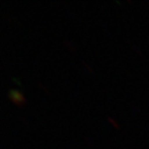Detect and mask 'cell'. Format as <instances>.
<instances>
[{
  "label": "cell",
  "mask_w": 149,
  "mask_h": 149,
  "mask_svg": "<svg viewBox=\"0 0 149 149\" xmlns=\"http://www.w3.org/2000/svg\"><path fill=\"white\" fill-rule=\"evenodd\" d=\"M9 98L11 99L12 102L17 106H23V104L25 102L24 96L16 89H12V90L9 91Z\"/></svg>",
  "instance_id": "cell-1"
},
{
  "label": "cell",
  "mask_w": 149,
  "mask_h": 149,
  "mask_svg": "<svg viewBox=\"0 0 149 149\" xmlns=\"http://www.w3.org/2000/svg\"><path fill=\"white\" fill-rule=\"evenodd\" d=\"M109 122H111V123H112V125H113V126H114V127L118 128L117 124H115V121H113V120H112V119H111V117H109Z\"/></svg>",
  "instance_id": "cell-2"
}]
</instances>
